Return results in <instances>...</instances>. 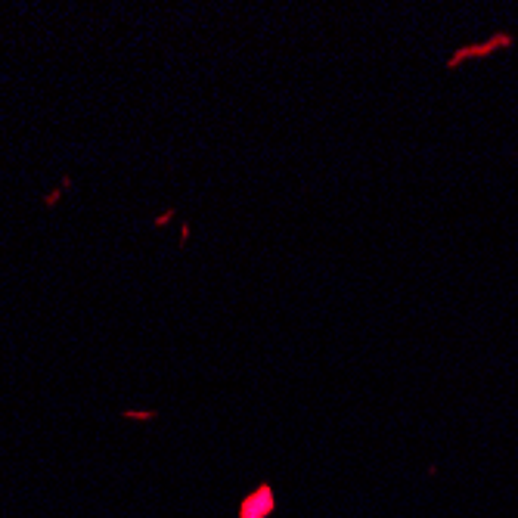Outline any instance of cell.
I'll return each mask as SVG.
<instances>
[{
  "label": "cell",
  "instance_id": "2",
  "mask_svg": "<svg viewBox=\"0 0 518 518\" xmlns=\"http://www.w3.org/2000/svg\"><path fill=\"white\" fill-rule=\"evenodd\" d=\"M168 221H174V208H165V212L156 217V226H165Z\"/></svg>",
  "mask_w": 518,
  "mask_h": 518
},
{
  "label": "cell",
  "instance_id": "1",
  "mask_svg": "<svg viewBox=\"0 0 518 518\" xmlns=\"http://www.w3.org/2000/svg\"><path fill=\"white\" fill-rule=\"evenodd\" d=\"M66 190H71V177H62V183L56 186V190H50V192H47V196H44V205H47V208H53Z\"/></svg>",
  "mask_w": 518,
  "mask_h": 518
}]
</instances>
